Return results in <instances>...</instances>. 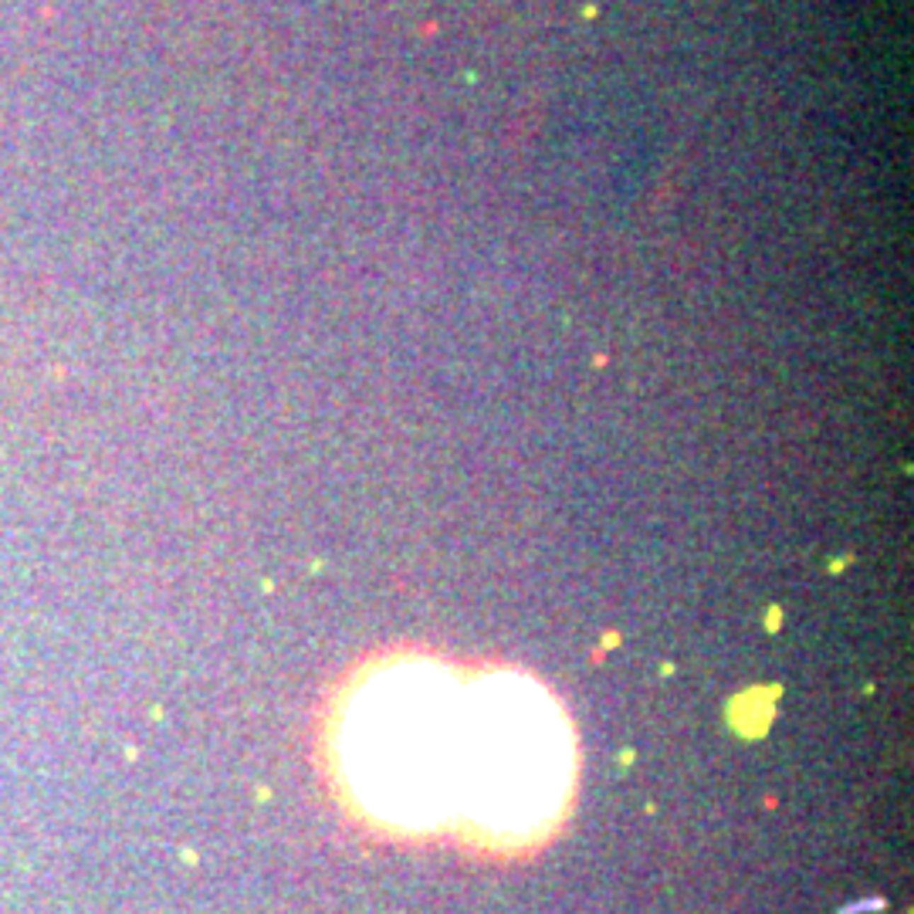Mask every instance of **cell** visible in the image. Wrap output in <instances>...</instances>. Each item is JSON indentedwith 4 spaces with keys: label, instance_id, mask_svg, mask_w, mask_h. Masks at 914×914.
Here are the masks:
<instances>
[{
    "label": "cell",
    "instance_id": "cell-1",
    "mask_svg": "<svg viewBox=\"0 0 914 914\" xmlns=\"http://www.w3.org/2000/svg\"><path fill=\"white\" fill-rule=\"evenodd\" d=\"M573 731L552 695L512 670L410 661L370 674L336 721V765L366 813L488 840L549 830L573 789Z\"/></svg>",
    "mask_w": 914,
    "mask_h": 914
}]
</instances>
